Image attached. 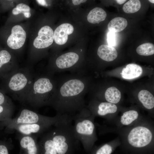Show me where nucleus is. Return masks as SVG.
I'll return each mask as SVG.
<instances>
[{
	"label": "nucleus",
	"mask_w": 154,
	"mask_h": 154,
	"mask_svg": "<svg viewBox=\"0 0 154 154\" xmlns=\"http://www.w3.org/2000/svg\"><path fill=\"white\" fill-rule=\"evenodd\" d=\"M90 82L87 72L71 73L60 77L50 103L57 114L72 116L86 107L84 96Z\"/></svg>",
	"instance_id": "nucleus-1"
},
{
	"label": "nucleus",
	"mask_w": 154,
	"mask_h": 154,
	"mask_svg": "<svg viewBox=\"0 0 154 154\" xmlns=\"http://www.w3.org/2000/svg\"><path fill=\"white\" fill-rule=\"evenodd\" d=\"M72 116L65 115L42 134L38 142L40 154H68L80 141L74 132Z\"/></svg>",
	"instance_id": "nucleus-2"
},
{
	"label": "nucleus",
	"mask_w": 154,
	"mask_h": 154,
	"mask_svg": "<svg viewBox=\"0 0 154 154\" xmlns=\"http://www.w3.org/2000/svg\"><path fill=\"white\" fill-rule=\"evenodd\" d=\"M153 123L148 119L142 117L133 125L114 129L119 135L121 141L133 147L142 148L153 143Z\"/></svg>",
	"instance_id": "nucleus-3"
},
{
	"label": "nucleus",
	"mask_w": 154,
	"mask_h": 154,
	"mask_svg": "<svg viewBox=\"0 0 154 154\" xmlns=\"http://www.w3.org/2000/svg\"><path fill=\"white\" fill-rule=\"evenodd\" d=\"M95 117L86 107L72 116L75 135L86 149L91 147L98 140Z\"/></svg>",
	"instance_id": "nucleus-4"
},
{
	"label": "nucleus",
	"mask_w": 154,
	"mask_h": 154,
	"mask_svg": "<svg viewBox=\"0 0 154 154\" xmlns=\"http://www.w3.org/2000/svg\"><path fill=\"white\" fill-rule=\"evenodd\" d=\"M63 115H56L53 117L42 115L27 109L22 110L20 114L14 118L0 122V126L13 124L39 123L54 125L60 120Z\"/></svg>",
	"instance_id": "nucleus-5"
},
{
	"label": "nucleus",
	"mask_w": 154,
	"mask_h": 154,
	"mask_svg": "<svg viewBox=\"0 0 154 154\" xmlns=\"http://www.w3.org/2000/svg\"><path fill=\"white\" fill-rule=\"evenodd\" d=\"M80 56L77 53L69 52L58 56L55 62V71H69L71 73L87 72L80 63Z\"/></svg>",
	"instance_id": "nucleus-6"
},
{
	"label": "nucleus",
	"mask_w": 154,
	"mask_h": 154,
	"mask_svg": "<svg viewBox=\"0 0 154 154\" xmlns=\"http://www.w3.org/2000/svg\"><path fill=\"white\" fill-rule=\"evenodd\" d=\"M86 107L94 117L99 116L108 120L114 119L118 110L115 104L96 100L91 101Z\"/></svg>",
	"instance_id": "nucleus-7"
},
{
	"label": "nucleus",
	"mask_w": 154,
	"mask_h": 154,
	"mask_svg": "<svg viewBox=\"0 0 154 154\" xmlns=\"http://www.w3.org/2000/svg\"><path fill=\"white\" fill-rule=\"evenodd\" d=\"M54 125L39 123L9 124L3 127L8 133L16 131L21 134L38 135L42 134Z\"/></svg>",
	"instance_id": "nucleus-8"
},
{
	"label": "nucleus",
	"mask_w": 154,
	"mask_h": 154,
	"mask_svg": "<svg viewBox=\"0 0 154 154\" xmlns=\"http://www.w3.org/2000/svg\"><path fill=\"white\" fill-rule=\"evenodd\" d=\"M18 134L20 146L18 154H40L37 135Z\"/></svg>",
	"instance_id": "nucleus-9"
},
{
	"label": "nucleus",
	"mask_w": 154,
	"mask_h": 154,
	"mask_svg": "<svg viewBox=\"0 0 154 154\" xmlns=\"http://www.w3.org/2000/svg\"><path fill=\"white\" fill-rule=\"evenodd\" d=\"M54 40V33L49 26H45L39 30L38 36L35 39L34 46L38 49L45 48L52 43Z\"/></svg>",
	"instance_id": "nucleus-10"
},
{
	"label": "nucleus",
	"mask_w": 154,
	"mask_h": 154,
	"mask_svg": "<svg viewBox=\"0 0 154 154\" xmlns=\"http://www.w3.org/2000/svg\"><path fill=\"white\" fill-rule=\"evenodd\" d=\"M26 37V32L19 25L15 26L12 29L11 34L7 41L8 46L11 48L17 49L22 47Z\"/></svg>",
	"instance_id": "nucleus-11"
},
{
	"label": "nucleus",
	"mask_w": 154,
	"mask_h": 154,
	"mask_svg": "<svg viewBox=\"0 0 154 154\" xmlns=\"http://www.w3.org/2000/svg\"><path fill=\"white\" fill-rule=\"evenodd\" d=\"M142 117L137 111L130 110L122 114L118 118L116 125L118 128L130 126L138 122Z\"/></svg>",
	"instance_id": "nucleus-12"
},
{
	"label": "nucleus",
	"mask_w": 154,
	"mask_h": 154,
	"mask_svg": "<svg viewBox=\"0 0 154 154\" xmlns=\"http://www.w3.org/2000/svg\"><path fill=\"white\" fill-rule=\"evenodd\" d=\"M74 31L73 26L68 23H63L57 27L54 32V40L59 45L65 44L68 39V35L72 34Z\"/></svg>",
	"instance_id": "nucleus-13"
},
{
	"label": "nucleus",
	"mask_w": 154,
	"mask_h": 154,
	"mask_svg": "<svg viewBox=\"0 0 154 154\" xmlns=\"http://www.w3.org/2000/svg\"><path fill=\"white\" fill-rule=\"evenodd\" d=\"M97 54L101 59L107 62L114 60L118 55L117 52L114 48L105 44L102 45L99 47Z\"/></svg>",
	"instance_id": "nucleus-14"
},
{
	"label": "nucleus",
	"mask_w": 154,
	"mask_h": 154,
	"mask_svg": "<svg viewBox=\"0 0 154 154\" xmlns=\"http://www.w3.org/2000/svg\"><path fill=\"white\" fill-rule=\"evenodd\" d=\"M143 70L141 66L135 64H130L123 68L121 74L123 78L131 79L140 76L142 74Z\"/></svg>",
	"instance_id": "nucleus-15"
},
{
	"label": "nucleus",
	"mask_w": 154,
	"mask_h": 154,
	"mask_svg": "<svg viewBox=\"0 0 154 154\" xmlns=\"http://www.w3.org/2000/svg\"><path fill=\"white\" fill-rule=\"evenodd\" d=\"M27 82V78L23 74L18 73L11 77L8 86L12 90L18 91L23 88L26 85Z\"/></svg>",
	"instance_id": "nucleus-16"
},
{
	"label": "nucleus",
	"mask_w": 154,
	"mask_h": 154,
	"mask_svg": "<svg viewBox=\"0 0 154 154\" xmlns=\"http://www.w3.org/2000/svg\"><path fill=\"white\" fill-rule=\"evenodd\" d=\"M138 98L143 106L148 110H151L154 107V97L148 91L143 90L138 94Z\"/></svg>",
	"instance_id": "nucleus-17"
},
{
	"label": "nucleus",
	"mask_w": 154,
	"mask_h": 154,
	"mask_svg": "<svg viewBox=\"0 0 154 154\" xmlns=\"http://www.w3.org/2000/svg\"><path fill=\"white\" fill-rule=\"evenodd\" d=\"M107 16L105 11L101 8L96 7L91 10L87 16V20L91 23H99L105 20Z\"/></svg>",
	"instance_id": "nucleus-18"
},
{
	"label": "nucleus",
	"mask_w": 154,
	"mask_h": 154,
	"mask_svg": "<svg viewBox=\"0 0 154 154\" xmlns=\"http://www.w3.org/2000/svg\"><path fill=\"white\" fill-rule=\"evenodd\" d=\"M127 25V22L125 19L122 17H116L109 22L108 28L110 31L119 32L123 30Z\"/></svg>",
	"instance_id": "nucleus-19"
},
{
	"label": "nucleus",
	"mask_w": 154,
	"mask_h": 154,
	"mask_svg": "<svg viewBox=\"0 0 154 154\" xmlns=\"http://www.w3.org/2000/svg\"><path fill=\"white\" fill-rule=\"evenodd\" d=\"M104 97L107 102L116 104L118 103L121 100V93L116 87H111L106 90Z\"/></svg>",
	"instance_id": "nucleus-20"
},
{
	"label": "nucleus",
	"mask_w": 154,
	"mask_h": 154,
	"mask_svg": "<svg viewBox=\"0 0 154 154\" xmlns=\"http://www.w3.org/2000/svg\"><path fill=\"white\" fill-rule=\"evenodd\" d=\"M121 140L119 137L100 146L95 154H111L114 147L120 144Z\"/></svg>",
	"instance_id": "nucleus-21"
},
{
	"label": "nucleus",
	"mask_w": 154,
	"mask_h": 154,
	"mask_svg": "<svg viewBox=\"0 0 154 154\" xmlns=\"http://www.w3.org/2000/svg\"><path fill=\"white\" fill-rule=\"evenodd\" d=\"M141 7L139 0H130L125 3L123 7V11L127 13H132L138 11Z\"/></svg>",
	"instance_id": "nucleus-22"
},
{
	"label": "nucleus",
	"mask_w": 154,
	"mask_h": 154,
	"mask_svg": "<svg viewBox=\"0 0 154 154\" xmlns=\"http://www.w3.org/2000/svg\"><path fill=\"white\" fill-rule=\"evenodd\" d=\"M136 51L139 55L144 56H148L154 54V45L151 43H146L139 46Z\"/></svg>",
	"instance_id": "nucleus-23"
},
{
	"label": "nucleus",
	"mask_w": 154,
	"mask_h": 154,
	"mask_svg": "<svg viewBox=\"0 0 154 154\" xmlns=\"http://www.w3.org/2000/svg\"><path fill=\"white\" fill-rule=\"evenodd\" d=\"M30 7L28 5L21 3L17 5L16 7L13 9L12 13L14 15L22 13L25 17L29 18L31 16V14L30 13Z\"/></svg>",
	"instance_id": "nucleus-24"
},
{
	"label": "nucleus",
	"mask_w": 154,
	"mask_h": 154,
	"mask_svg": "<svg viewBox=\"0 0 154 154\" xmlns=\"http://www.w3.org/2000/svg\"><path fill=\"white\" fill-rule=\"evenodd\" d=\"M7 104L0 105V122L11 118V111Z\"/></svg>",
	"instance_id": "nucleus-25"
},
{
	"label": "nucleus",
	"mask_w": 154,
	"mask_h": 154,
	"mask_svg": "<svg viewBox=\"0 0 154 154\" xmlns=\"http://www.w3.org/2000/svg\"><path fill=\"white\" fill-rule=\"evenodd\" d=\"M11 58L10 54L7 51L3 50L0 51V70L5 64L9 61Z\"/></svg>",
	"instance_id": "nucleus-26"
},
{
	"label": "nucleus",
	"mask_w": 154,
	"mask_h": 154,
	"mask_svg": "<svg viewBox=\"0 0 154 154\" xmlns=\"http://www.w3.org/2000/svg\"><path fill=\"white\" fill-rule=\"evenodd\" d=\"M12 148L13 145L10 141L0 140V154H9V150Z\"/></svg>",
	"instance_id": "nucleus-27"
},
{
	"label": "nucleus",
	"mask_w": 154,
	"mask_h": 154,
	"mask_svg": "<svg viewBox=\"0 0 154 154\" xmlns=\"http://www.w3.org/2000/svg\"><path fill=\"white\" fill-rule=\"evenodd\" d=\"M107 38L109 46L113 47L116 45V37L115 33L110 31L107 34Z\"/></svg>",
	"instance_id": "nucleus-28"
},
{
	"label": "nucleus",
	"mask_w": 154,
	"mask_h": 154,
	"mask_svg": "<svg viewBox=\"0 0 154 154\" xmlns=\"http://www.w3.org/2000/svg\"><path fill=\"white\" fill-rule=\"evenodd\" d=\"M6 104V98L2 92L0 91V105Z\"/></svg>",
	"instance_id": "nucleus-29"
},
{
	"label": "nucleus",
	"mask_w": 154,
	"mask_h": 154,
	"mask_svg": "<svg viewBox=\"0 0 154 154\" xmlns=\"http://www.w3.org/2000/svg\"><path fill=\"white\" fill-rule=\"evenodd\" d=\"M73 4L74 5H78L82 3L86 2V0H73L72 1Z\"/></svg>",
	"instance_id": "nucleus-30"
},
{
	"label": "nucleus",
	"mask_w": 154,
	"mask_h": 154,
	"mask_svg": "<svg viewBox=\"0 0 154 154\" xmlns=\"http://www.w3.org/2000/svg\"><path fill=\"white\" fill-rule=\"evenodd\" d=\"M37 1L40 5L44 6L46 4V1L44 0H37Z\"/></svg>",
	"instance_id": "nucleus-31"
},
{
	"label": "nucleus",
	"mask_w": 154,
	"mask_h": 154,
	"mask_svg": "<svg viewBox=\"0 0 154 154\" xmlns=\"http://www.w3.org/2000/svg\"><path fill=\"white\" fill-rule=\"evenodd\" d=\"M116 1L117 3L120 5L123 4V3H124L126 1V0H117Z\"/></svg>",
	"instance_id": "nucleus-32"
},
{
	"label": "nucleus",
	"mask_w": 154,
	"mask_h": 154,
	"mask_svg": "<svg viewBox=\"0 0 154 154\" xmlns=\"http://www.w3.org/2000/svg\"><path fill=\"white\" fill-rule=\"evenodd\" d=\"M149 1L152 3H154V1L153 0H149Z\"/></svg>",
	"instance_id": "nucleus-33"
}]
</instances>
